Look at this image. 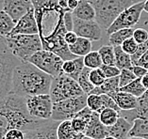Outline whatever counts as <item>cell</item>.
Returning <instances> with one entry per match:
<instances>
[{"instance_id":"cell-1","label":"cell","mask_w":148,"mask_h":139,"mask_svg":"<svg viewBox=\"0 0 148 139\" xmlns=\"http://www.w3.org/2000/svg\"><path fill=\"white\" fill-rule=\"evenodd\" d=\"M53 77L27 61L15 67L10 93L27 98L29 96L49 94Z\"/></svg>"},{"instance_id":"cell-2","label":"cell","mask_w":148,"mask_h":139,"mask_svg":"<svg viewBox=\"0 0 148 139\" xmlns=\"http://www.w3.org/2000/svg\"><path fill=\"white\" fill-rule=\"evenodd\" d=\"M95 12V22L108 30L120 14L132 6V0H90Z\"/></svg>"},{"instance_id":"cell-3","label":"cell","mask_w":148,"mask_h":139,"mask_svg":"<svg viewBox=\"0 0 148 139\" xmlns=\"http://www.w3.org/2000/svg\"><path fill=\"white\" fill-rule=\"evenodd\" d=\"M6 41L13 56L22 62L27 61L35 53L42 50L39 34L10 35L6 37Z\"/></svg>"},{"instance_id":"cell-4","label":"cell","mask_w":148,"mask_h":139,"mask_svg":"<svg viewBox=\"0 0 148 139\" xmlns=\"http://www.w3.org/2000/svg\"><path fill=\"white\" fill-rule=\"evenodd\" d=\"M21 62L8 47L6 38L0 36V87L7 94L12 90L13 71Z\"/></svg>"},{"instance_id":"cell-5","label":"cell","mask_w":148,"mask_h":139,"mask_svg":"<svg viewBox=\"0 0 148 139\" xmlns=\"http://www.w3.org/2000/svg\"><path fill=\"white\" fill-rule=\"evenodd\" d=\"M85 93L79 87L77 81L66 74L62 73L58 77H54L50 87L49 95L53 102H58L63 100L79 97Z\"/></svg>"},{"instance_id":"cell-6","label":"cell","mask_w":148,"mask_h":139,"mask_svg":"<svg viewBox=\"0 0 148 139\" xmlns=\"http://www.w3.org/2000/svg\"><path fill=\"white\" fill-rule=\"evenodd\" d=\"M87 96L88 95L84 94L79 97L70 98L54 102L51 119L59 122L64 120H71L78 112L87 107Z\"/></svg>"},{"instance_id":"cell-7","label":"cell","mask_w":148,"mask_h":139,"mask_svg":"<svg viewBox=\"0 0 148 139\" xmlns=\"http://www.w3.org/2000/svg\"><path fill=\"white\" fill-rule=\"evenodd\" d=\"M32 65H34L39 70L42 71L48 75L54 77H58L63 73L62 65L63 60L56 54L45 50H41L31 56L27 60Z\"/></svg>"},{"instance_id":"cell-8","label":"cell","mask_w":148,"mask_h":139,"mask_svg":"<svg viewBox=\"0 0 148 139\" xmlns=\"http://www.w3.org/2000/svg\"><path fill=\"white\" fill-rule=\"evenodd\" d=\"M53 103L54 102L49 94L29 96L26 98V104L28 114L30 117L36 119H51Z\"/></svg>"},{"instance_id":"cell-9","label":"cell","mask_w":148,"mask_h":139,"mask_svg":"<svg viewBox=\"0 0 148 139\" xmlns=\"http://www.w3.org/2000/svg\"><path fill=\"white\" fill-rule=\"evenodd\" d=\"M143 3L144 2L133 4L128 9L124 10L108 28V30H106L107 33L110 35L118 30L134 27L139 23L142 12H143Z\"/></svg>"},{"instance_id":"cell-10","label":"cell","mask_w":148,"mask_h":139,"mask_svg":"<svg viewBox=\"0 0 148 139\" xmlns=\"http://www.w3.org/2000/svg\"><path fill=\"white\" fill-rule=\"evenodd\" d=\"M73 31L77 37L91 41H100L102 38V28L95 21H83L73 16Z\"/></svg>"},{"instance_id":"cell-11","label":"cell","mask_w":148,"mask_h":139,"mask_svg":"<svg viewBox=\"0 0 148 139\" xmlns=\"http://www.w3.org/2000/svg\"><path fill=\"white\" fill-rule=\"evenodd\" d=\"M33 9L31 0H3V10L17 23L22 17Z\"/></svg>"},{"instance_id":"cell-12","label":"cell","mask_w":148,"mask_h":139,"mask_svg":"<svg viewBox=\"0 0 148 139\" xmlns=\"http://www.w3.org/2000/svg\"><path fill=\"white\" fill-rule=\"evenodd\" d=\"M35 35L39 34L37 21L35 18L34 9H31L29 12L21 18L16 23L13 30L10 35Z\"/></svg>"},{"instance_id":"cell-13","label":"cell","mask_w":148,"mask_h":139,"mask_svg":"<svg viewBox=\"0 0 148 139\" xmlns=\"http://www.w3.org/2000/svg\"><path fill=\"white\" fill-rule=\"evenodd\" d=\"M60 122L52 119L46 120L42 126L25 133V139H58L57 129Z\"/></svg>"},{"instance_id":"cell-14","label":"cell","mask_w":148,"mask_h":139,"mask_svg":"<svg viewBox=\"0 0 148 139\" xmlns=\"http://www.w3.org/2000/svg\"><path fill=\"white\" fill-rule=\"evenodd\" d=\"M119 115L131 123H133V121L137 119L148 120V91H146L142 97L138 98V106L136 109L130 110V111L121 110L119 112Z\"/></svg>"},{"instance_id":"cell-15","label":"cell","mask_w":148,"mask_h":139,"mask_svg":"<svg viewBox=\"0 0 148 139\" xmlns=\"http://www.w3.org/2000/svg\"><path fill=\"white\" fill-rule=\"evenodd\" d=\"M109 96L112 98L119 109L122 111H130V110L136 109L138 106V98L129 93L119 90L117 92L109 94Z\"/></svg>"},{"instance_id":"cell-16","label":"cell","mask_w":148,"mask_h":139,"mask_svg":"<svg viewBox=\"0 0 148 139\" xmlns=\"http://www.w3.org/2000/svg\"><path fill=\"white\" fill-rule=\"evenodd\" d=\"M84 134L92 139H105L108 136L107 127L101 123L98 113L92 112L91 121L88 124Z\"/></svg>"},{"instance_id":"cell-17","label":"cell","mask_w":148,"mask_h":139,"mask_svg":"<svg viewBox=\"0 0 148 139\" xmlns=\"http://www.w3.org/2000/svg\"><path fill=\"white\" fill-rule=\"evenodd\" d=\"M132 126L133 123L129 122L125 117H120L114 125L107 127L108 136H112L116 139H126Z\"/></svg>"},{"instance_id":"cell-18","label":"cell","mask_w":148,"mask_h":139,"mask_svg":"<svg viewBox=\"0 0 148 139\" xmlns=\"http://www.w3.org/2000/svg\"><path fill=\"white\" fill-rule=\"evenodd\" d=\"M92 115V111H91L88 107H85L71 119L72 128H73V130L75 133L77 134L85 133L88 124L91 121Z\"/></svg>"},{"instance_id":"cell-19","label":"cell","mask_w":148,"mask_h":139,"mask_svg":"<svg viewBox=\"0 0 148 139\" xmlns=\"http://www.w3.org/2000/svg\"><path fill=\"white\" fill-rule=\"evenodd\" d=\"M75 18L83 21H95V12L88 0H81L73 12Z\"/></svg>"},{"instance_id":"cell-20","label":"cell","mask_w":148,"mask_h":139,"mask_svg":"<svg viewBox=\"0 0 148 139\" xmlns=\"http://www.w3.org/2000/svg\"><path fill=\"white\" fill-rule=\"evenodd\" d=\"M70 52L77 58H84L92 52V41L84 38H77L74 44L69 45Z\"/></svg>"},{"instance_id":"cell-21","label":"cell","mask_w":148,"mask_h":139,"mask_svg":"<svg viewBox=\"0 0 148 139\" xmlns=\"http://www.w3.org/2000/svg\"><path fill=\"white\" fill-rule=\"evenodd\" d=\"M119 90H120V85H119V76H117L113 78H107L101 87H95L90 94L109 95L110 93H113V92L119 91Z\"/></svg>"},{"instance_id":"cell-22","label":"cell","mask_w":148,"mask_h":139,"mask_svg":"<svg viewBox=\"0 0 148 139\" xmlns=\"http://www.w3.org/2000/svg\"><path fill=\"white\" fill-rule=\"evenodd\" d=\"M115 53V66L119 70H131L133 67L131 56L127 55L122 50L121 46L114 47Z\"/></svg>"},{"instance_id":"cell-23","label":"cell","mask_w":148,"mask_h":139,"mask_svg":"<svg viewBox=\"0 0 148 139\" xmlns=\"http://www.w3.org/2000/svg\"><path fill=\"white\" fill-rule=\"evenodd\" d=\"M128 137L148 139V120L137 119L133 121V126L129 132Z\"/></svg>"},{"instance_id":"cell-24","label":"cell","mask_w":148,"mask_h":139,"mask_svg":"<svg viewBox=\"0 0 148 139\" xmlns=\"http://www.w3.org/2000/svg\"><path fill=\"white\" fill-rule=\"evenodd\" d=\"M133 28H125V29L118 30L114 33L109 35V42L110 45L113 47H118L123 44V42L126 41L127 39H130L133 36Z\"/></svg>"},{"instance_id":"cell-25","label":"cell","mask_w":148,"mask_h":139,"mask_svg":"<svg viewBox=\"0 0 148 139\" xmlns=\"http://www.w3.org/2000/svg\"><path fill=\"white\" fill-rule=\"evenodd\" d=\"M16 23L8 13L0 9V36L8 37L12 33Z\"/></svg>"},{"instance_id":"cell-26","label":"cell","mask_w":148,"mask_h":139,"mask_svg":"<svg viewBox=\"0 0 148 139\" xmlns=\"http://www.w3.org/2000/svg\"><path fill=\"white\" fill-rule=\"evenodd\" d=\"M119 117H120L119 112L111 108H106L99 113V119L101 123L106 127L114 125Z\"/></svg>"},{"instance_id":"cell-27","label":"cell","mask_w":148,"mask_h":139,"mask_svg":"<svg viewBox=\"0 0 148 139\" xmlns=\"http://www.w3.org/2000/svg\"><path fill=\"white\" fill-rule=\"evenodd\" d=\"M119 90L125 92V93L131 94L136 98L142 97V96L147 91L145 88L143 87V85H142L140 78H137V79H135L133 82H131L130 84H128L127 85H125L124 87H121Z\"/></svg>"},{"instance_id":"cell-28","label":"cell","mask_w":148,"mask_h":139,"mask_svg":"<svg viewBox=\"0 0 148 139\" xmlns=\"http://www.w3.org/2000/svg\"><path fill=\"white\" fill-rule=\"evenodd\" d=\"M103 65L115 66V53L114 47L111 45H103L98 50Z\"/></svg>"},{"instance_id":"cell-29","label":"cell","mask_w":148,"mask_h":139,"mask_svg":"<svg viewBox=\"0 0 148 139\" xmlns=\"http://www.w3.org/2000/svg\"><path fill=\"white\" fill-rule=\"evenodd\" d=\"M90 72H91V69L85 67L77 79V83L79 85V87H81V90L86 95H89L93 90V88H95V87L92 85L91 81H90V78H89Z\"/></svg>"},{"instance_id":"cell-30","label":"cell","mask_w":148,"mask_h":139,"mask_svg":"<svg viewBox=\"0 0 148 139\" xmlns=\"http://www.w3.org/2000/svg\"><path fill=\"white\" fill-rule=\"evenodd\" d=\"M75 132L72 128L71 120L61 121L57 129V137L58 139H72Z\"/></svg>"},{"instance_id":"cell-31","label":"cell","mask_w":148,"mask_h":139,"mask_svg":"<svg viewBox=\"0 0 148 139\" xmlns=\"http://www.w3.org/2000/svg\"><path fill=\"white\" fill-rule=\"evenodd\" d=\"M83 59H84L85 67L89 68V69H91V70L100 69L103 65L98 51L90 52L87 56H85L84 58H83Z\"/></svg>"},{"instance_id":"cell-32","label":"cell","mask_w":148,"mask_h":139,"mask_svg":"<svg viewBox=\"0 0 148 139\" xmlns=\"http://www.w3.org/2000/svg\"><path fill=\"white\" fill-rule=\"evenodd\" d=\"M87 107L91 110V111L98 113V114L102 111V110H104L102 95L89 94L87 96Z\"/></svg>"},{"instance_id":"cell-33","label":"cell","mask_w":148,"mask_h":139,"mask_svg":"<svg viewBox=\"0 0 148 139\" xmlns=\"http://www.w3.org/2000/svg\"><path fill=\"white\" fill-rule=\"evenodd\" d=\"M90 81H91L92 85L95 87H99L103 85V83L106 80V76L103 73L101 69H95V70H91L90 72Z\"/></svg>"},{"instance_id":"cell-34","label":"cell","mask_w":148,"mask_h":139,"mask_svg":"<svg viewBox=\"0 0 148 139\" xmlns=\"http://www.w3.org/2000/svg\"><path fill=\"white\" fill-rule=\"evenodd\" d=\"M135 79H137V77L135 76V74L133 73L131 70H121L120 75H119V85H120V88L130 84Z\"/></svg>"},{"instance_id":"cell-35","label":"cell","mask_w":148,"mask_h":139,"mask_svg":"<svg viewBox=\"0 0 148 139\" xmlns=\"http://www.w3.org/2000/svg\"><path fill=\"white\" fill-rule=\"evenodd\" d=\"M138 46L139 44L134 41V39L130 38L123 42V44L121 45V48L123 51L126 53L127 55L133 56L137 52V50H138Z\"/></svg>"},{"instance_id":"cell-36","label":"cell","mask_w":148,"mask_h":139,"mask_svg":"<svg viewBox=\"0 0 148 139\" xmlns=\"http://www.w3.org/2000/svg\"><path fill=\"white\" fill-rule=\"evenodd\" d=\"M132 38L134 39V41L139 45L143 44L148 40V31L144 29V28H136V29H134V32H133Z\"/></svg>"},{"instance_id":"cell-37","label":"cell","mask_w":148,"mask_h":139,"mask_svg":"<svg viewBox=\"0 0 148 139\" xmlns=\"http://www.w3.org/2000/svg\"><path fill=\"white\" fill-rule=\"evenodd\" d=\"M102 70L103 73L107 78H113V77H117L120 75L121 71L118 69L116 66H106V65H102V67L100 68Z\"/></svg>"},{"instance_id":"cell-38","label":"cell","mask_w":148,"mask_h":139,"mask_svg":"<svg viewBox=\"0 0 148 139\" xmlns=\"http://www.w3.org/2000/svg\"><path fill=\"white\" fill-rule=\"evenodd\" d=\"M74 62H75V72L74 73L70 75L71 78H73L75 81L77 82V79H78V76L80 75L81 72L83 71V69L85 68V65H84V59L83 58H77L75 59H74Z\"/></svg>"},{"instance_id":"cell-39","label":"cell","mask_w":148,"mask_h":139,"mask_svg":"<svg viewBox=\"0 0 148 139\" xmlns=\"http://www.w3.org/2000/svg\"><path fill=\"white\" fill-rule=\"evenodd\" d=\"M147 51H148V40L145 42H144V43L140 44L138 46V50H137V52L133 56H131V60H132L133 66L136 65L137 61H138V60L140 59V56H142L144 54V53L147 52Z\"/></svg>"},{"instance_id":"cell-40","label":"cell","mask_w":148,"mask_h":139,"mask_svg":"<svg viewBox=\"0 0 148 139\" xmlns=\"http://www.w3.org/2000/svg\"><path fill=\"white\" fill-rule=\"evenodd\" d=\"M5 139H25V133L18 129H10L7 132Z\"/></svg>"},{"instance_id":"cell-41","label":"cell","mask_w":148,"mask_h":139,"mask_svg":"<svg viewBox=\"0 0 148 139\" xmlns=\"http://www.w3.org/2000/svg\"><path fill=\"white\" fill-rule=\"evenodd\" d=\"M75 62L74 60H67V61L63 62L62 65V72L64 74L70 76L74 73L75 72Z\"/></svg>"},{"instance_id":"cell-42","label":"cell","mask_w":148,"mask_h":139,"mask_svg":"<svg viewBox=\"0 0 148 139\" xmlns=\"http://www.w3.org/2000/svg\"><path fill=\"white\" fill-rule=\"evenodd\" d=\"M64 24H65L67 32L73 31V14L71 12H65L64 14Z\"/></svg>"},{"instance_id":"cell-43","label":"cell","mask_w":148,"mask_h":139,"mask_svg":"<svg viewBox=\"0 0 148 139\" xmlns=\"http://www.w3.org/2000/svg\"><path fill=\"white\" fill-rule=\"evenodd\" d=\"M131 71L133 72V73L135 74V76L137 78H143L144 75H146L148 73V70L145 69L143 67H140V66H133Z\"/></svg>"},{"instance_id":"cell-44","label":"cell","mask_w":148,"mask_h":139,"mask_svg":"<svg viewBox=\"0 0 148 139\" xmlns=\"http://www.w3.org/2000/svg\"><path fill=\"white\" fill-rule=\"evenodd\" d=\"M77 38H78L77 35L75 34L74 31H68L65 34V36H64V41H65V42L68 44V46H69V45L74 44L75 42L77 41Z\"/></svg>"},{"instance_id":"cell-45","label":"cell","mask_w":148,"mask_h":139,"mask_svg":"<svg viewBox=\"0 0 148 139\" xmlns=\"http://www.w3.org/2000/svg\"><path fill=\"white\" fill-rule=\"evenodd\" d=\"M81 0H68V9H69L72 12L77 8V6L79 4Z\"/></svg>"},{"instance_id":"cell-46","label":"cell","mask_w":148,"mask_h":139,"mask_svg":"<svg viewBox=\"0 0 148 139\" xmlns=\"http://www.w3.org/2000/svg\"><path fill=\"white\" fill-rule=\"evenodd\" d=\"M58 2H59V5H60V8L62 9L65 12H71V10L68 9V0H58Z\"/></svg>"},{"instance_id":"cell-47","label":"cell","mask_w":148,"mask_h":139,"mask_svg":"<svg viewBox=\"0 0 148 139\" xmlns=\"http://www.w3.org/2000/svg\"><path fill=\"white\" fill-rule=\"evenodd\" d=\"M140 81H142V85H143V87L146 90H148V73L146 75H144L143 78H140Z\"/></svg>"},{"instance_id":"cell-48","label":"cell","mask_w":148,"mask_h":139,"mask_svg":"<svg viewBox=\"0 0 148 139\" xmlns=\"http://www.w3.org/2000/svg\"><path fill=\"white\" fill-rule=\"evenodd\" d=\"M72 139H92V138L86 136L84 134H77L75 133L74 136L72 137Z\"/></svg>"},{"instance_id":"cell-49","label":"cell","mask_w":148,"mask_h":139,"mask_svg":"<svg viewBox=\"0 0 148 139\" xmlns=\"http://www.w3.org/2000/svg\"><path fill=\"white\" fill-rule=\"evenodd\" d=\"M9 94H7L6 92L2 90L1 87H0V101H1V100H3L5 97H7V96H8Z\"/></svg>"},{"instance_id":"cell-50","label":"cell","mask_w":148,"mask_h":139,"mask_svg":"<svg viewBox=\"0 0 148 139\" xmlns=\"http://www.w3.org/2000/svg\"><path fill=\"white\" fill-rule=\"evenodd\" d=\"M143 10L148 13V0H145L143 3Z\"/></svg>"},{"instance_id":"cell-51","label":"cell","mask_w":148,"mask_h":139,"mask_svg":"<svg viewBox=\"0 0 148 139\" xmlns=\"http://www.w3.org/2000/svg\"><path fill=\"white\" fill-rule=\"evenodd\" d=\"M132 1H133V3H134V4H137V3L144 2V1H145V0H132Z\"/></svg>"},{"instance_id":"cell-52","label":"cell","mask_w":148,"mask_h":139,"mask_svg":"<svg viewBox=\"0 0 148 139\" xmlns=\"http://www.w3.org/2000/svg\"><path fill=\"white\" fill-rule=\"evenodd\" d=\"M126 139H143V138H139V137H127Z\"/></svg>"},{"instance_id":"cell-53","label":"cell","mask_w":148,"mask_h":139,"mask_svg":"<svg viewBox=\"0 0 148 139\" xmlns=\"http://www.w3.org/2000/svg\"><path fill=\"white\" fill-rule=\"evenodd\" d=\"M105 139H116V138H114V137H112V136H107Z\"/></svg>"},{"instance_id":"cell-54","label":"cell","mask_w":148,"mask_h":139,"mask_svg":"<svg viewBox=\"0 0 148 139\" xmlns=\"http://www.w3.org/2000/svg\"><path fill=\"white\" fill-rule=\"evenodd\" d=\"M88 1H90V0H88Z\"/></svg>"},{"instance_id":"cell-55","label":"cell","mask_w":148,"mask_h":139,"mask_svg":"<svg viewBox=\"0 0 148 139\" xmlns=\"http://www.w3.org/2000/svg\"><path fill=\"white\" fill-rule=\"evenodd\" d=\"M147 91H148V90H147Z\"/></svg>"}]
</instances>
